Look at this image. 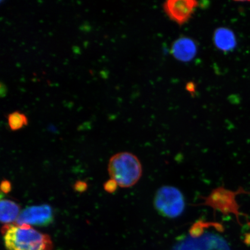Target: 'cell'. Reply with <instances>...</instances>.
I'll use <instances>...</instances> for the list:
<instances>
[{
  "instance_id": "cell-1",
  "label": "cell",
  "mask_w": 250,
  "mask_h": 250,
  "mask_svg": "<svg viewBox=\"0 0 250 250\" xmlns=\"http://www.w3.org/2000/svg\"><path fill=\"white\" fill-rule=\"evenodd\" d=\"M2 233L7 250H52L53 248L51 237L29 225H5Z\"/></svg>"
},
{
  "instance_id": "cell-2",
  "label": "cell",
  "mask_w": 250,
  "mask_h": 250,
  "mask_svg": "<svg viewBox=\"0 0 250 250\" xmlns=\"http://www.w3.org/2000/svg\"><path fill=\"white\" fill-rule=\"evenodd\" d=\"M108 171L111 179L121 188L136 185L143 174V167L138 157L130 152H123L109 159Z\"/></svg>"
},
{
  "instance_id": "cell-3",
  "label": "cell",
  "mask_w": 250,
  "mask_h": 250,
  "mask_svg": "<svg viewBox=\"0 0 250 250\" xmlns=\"http://www.w3.org/2000/svg\"><path fill=\"white\" fill-rule=\"evenodd\" d=\"M154 207L161 216L176 218L182 214L186 209V199L182 192L177 188L164 186L156 192Z\"/></svg>"
},
{
  "instance_id": "cell-4",
  "label": "cell",
  "mask_w": 250,
  "mask_h": 250,
  "mask_svg": "<svg viewBox=\"0 0 250 250\" xmlns=\"http://www.w3.org/2000/svg\"><path fill=\"white\" fill-rule=\"evenodd\" d=\"M242 188L233 192L232 190L225 189L223 187L214 189L207 198H204L205 202L203 205L210 206L223 214H233L235 215L239 223V206L236 202V197L239 194H249Z\"/></svg>"
},
{
  "instance_id": "cell-5",
  "label": "cell",
  "mask_w": 250,
  "mask_h": 250,
  "mask_svg": "<svg viewBox=\"0 0 250 250\" xmlns=\"http://www.w3.org/2000/svg\"><path fill=\"white\" fill-rule=\"evenodd\" d=\"M199 4L194 0H168L164 3L163 8L172 21L182 26L192 18Z\"/></svg>"
},
{
  "instance_id": "cell-6",
  "label": "cell",
  "mask_w": 250,
  "mask_h": 250,
  "mask_svg": "<svg viewBox=\"0 0 250 250\" xmlns=\"http://www.w3.org/2000/svg\"><path fill=\"white\" fill-rule=\"evenodd\" d=\"M54 212L48 205L34 206L21 210L16 224L46 227L54 221Z\"/></svg>"
},
{
  "instance_id": "cell-7",
  "label": "cell",
  "mask_w": 250,
  "mask_h": 250,
  "mask_svg": "<svg viewBox=\"0 0 250 250\" xmlns=\"http://www.w3.org/2000/svg\"><path fill=\"white\" fill-rule=\"evenodd\" d=\"M171 51L178 61L189 62L195 57L197 46L192 39L186 37H181L173 43Z\"/></svg>"
},
{
  "instance_id": "cell-8",
  "label": "cell",
  "mask_w": 250,
  "mask_h": 250,
  "mask_svg": "<svg viewBox=\"0 0 250 250\" xmlns=\"http://www.w3.org/2000/svg\"><path fill=\"white\" fill-rule=\"evenodd\" d=\"M213 42L217 48L222 51H232L236 45V39L233 31L226 27H221L215 31Z\"/></svg>"
},
{
  "instance_id": "cell-9",
  "label": "cell",
  "mask_w": 250,
  "mask_h": 250,
  "mask_svg": "<svg viewBox=\"0 0 250 250\" xmlns=\"http://www.w3.org/2000/svg\"><path fill=\"white\" fill-rule=\"evenodd\" d=\"M21 208L10 200L1 199V221L5 225L17 221L21 213Z\"/></svg>"
},
{
  "instance_id": "cell-10",
  "label": "cell",
  "mask_w": 250,
  "mask_h": 250,
  "mask_svg": "<svg viewBox=\"0 0 250 250\" xmlns=\"http://www.w3.org/2000/svg\"><path fill=\"white\" fill-rule=\"evenodd\" d=\"M7 119L9 126L13 131L20 130L28 124L27 117L20 111H14L8 114Z\"/></svg>"
},
{
  "instance_id": "cell-11",
  "label": "cell",
  "mask_w": 250,
  "mask_h": 250,
  "mask_svg": "<svg viewBox=\"0 0 250 250\" xmlns=\"http://www.w3.org/2000/svg\"><path fill=\"white\" fill-rule=\"evenodd\" d=\"M118 186L117 183L114 180L110 179L106 181L104 184V188L105 191L111 193L116 190Z\"/></svg>"
},
{
  "instance_id": "cell-12",
  "label": "cell",
  "mask_w": 250,
  "mask_h": 250,
  "mask_svg": "<svg viewBox=\"0 0 250 250\" xmlns=\"http://www.w3.org/2000/svg\"><path fill=\"white\" fill-rule=\"evenodd\" d=\"M87 188V184L83 181H78L74 184V189L77 192H83L85 191Z\"/></svg>"
},
{
  "instance_id": "cell-13",
  "label": "cell",
  "mask_w": 250,
  "mask_h": 250,
  "mask_svg": "<svg viewBox=\"0 0 250 250\" xmlns=\"http://www.w3.org/2000/svg\"><path fill=\"white\" fill-rule=\"evenodd\" d=\"M1 191L7 193L11 191V184L8 180H4L2 181L1 186Z\"/></svg>"
},
{
  "instance_id": "cell-14",
  "label": "cell",
  "mask_w": 250,
  "mask_h": 250,
  "mask_svg": "<svg viewBox=\"0 0 250 250\" xmlns=\"http://www.w3.org/2000/svg\"><path fill=\"white\" fill-rule=\"evenodd\" d=\"M187 89L188 90V92L193 93L195 92V84L192 83H190L187 84Z\"/></svg>"
},
{
  "instance_id": "cell-15",
  "label": "cell",
  "mask_w": 250,
  "mask_h": 250,
  "mask_svg": "<svg viewBox=\"0 0 250 250\" xmlns=\"http://www.w3.org/2000/svg\"><path fill=\"white\" fill-rule=\"evenodd\" d=\"M6 92H7V89H6L4 84L1 83V90H0V92H1V96L2 97L5 96Z\"/></svg>"
},
{
  "instance_id": "cell-16",
  "label": "cell",
  "mask_w": 250,
  "mask_h": 250,
  "mask_svg": "<svg viewBox=\"0 0 250 250\" xmlns=\"http://www.w3.org/2000/svg\"><path fill=\"white\" fill-rule=\"evenodd\" d=\"M246 245H250V233H247L245 236V240H244Z\"/></svg>"
}]
</instances>
